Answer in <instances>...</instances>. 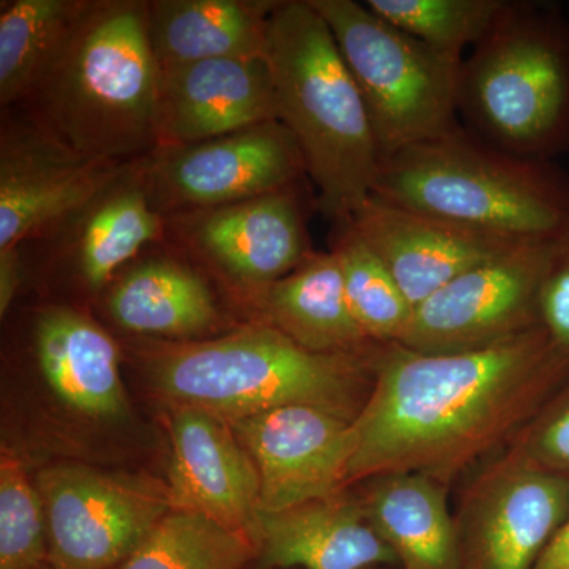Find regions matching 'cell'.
I'll return each instance as SVG.
<instances>
[{
	"instance_id": "f1b7e54d",
	"label": "cell",
	"mask_w": 569,
	"mask_h": 569,
	"mask_svg": "<svg viewBox=\"0 0 569 569\" xmlns=\"http://www.w3.org/2000/svg\"><path fill=\"white\" fill-rule=\"evenodd\" d=\"M50 561L43 500L20 459L0 460V569H31Z\"/></svg>"
},
{
	"instance_id": "e575fe53",
	"label": "cell",
	"mask_w": 569,
	"mask_h": 569,
	"mask_svg": "<svg viewBox=\"0 0 569 569\" xmlns=\"http://www.w3.org/2000/svg\"><path fill=\"white\" fill-rule=\"evenodd\" d=\"M373 569H391V568H373Z\"/></svg>"
},
{
	"instance_id": "d4e9b609",
	"label": "cell",
	"mask_w": 569,
	"mask_h": 569,
	"mask_svg": "<svg viewBox=\"0 0 569 569\" xmlns=\"http://www.w3.org/2000/svg\"><path fill=\"white\" fill-rule=\"evenodd\" d=\"M74 244L82 279L102 288L123 263L157 238L160 219L146 186L118 179L82 211Z\"/></svg>"
},
{
	"instance_id": "836d02e7",
	"label": "cell",
	"mask_w": 569,
	"mask_h": 569,
	"mask_svg": "<svg viewBox=\"0 0 569 569\" xmlns=\"http://www.w3.org/2000/svg\"><path fill=\"white\" fill-rule=\"evenodd\" d=\"M31 569H62L52 565L51 561H47V563L40 565V567L31 568Z\"/></svg>"
},
{
	"instance_id": "8992f818",
	"label": "cell",
	"mask_w": 569,
	"mask_h": 569,
	"mask_svg": "<svg viewBox=\"0 0 569 569\" xmlns=\"http://www.w3.org/2000/svg\"><path fill=\"white\" fill-rule=\"evenodd\" d=\"M459 114L500 151L550 160L569 148V24L556 7L507 0L460 67Z\"/></svg>"
},
{
	"instance_id": "9c48e42d",
	"label": "cell",
	"mask_w": 569,
	"mask_h": 569,
	"mask_svg": "<svg viewBox=\"0 0 569 569\" xmlns=\"http://www.w3.org/2000/svg\"><path fill=\"white\" fill-rule=\"evenodd\" d=\"M557 239L520 242L468 269L415 309L397 346L419 353H462L539 328V295Z\"/></svg>"
},
{
	"instance_id": "4316f807",
	"label": "cell",
	"mask_w": 569,
	"mask_h": 569,
	"mask_svg": "<svg viewBox=\"0 0 569 569\" xmlns=\"http://www.w3.org/2000/svg\"><path fill=\"white\" fill-rule=\"evenodd\" d=\"M331 252L339 261L348 305L356 321L377 342L385 346L399 343L415 307L387 266L350 223L337 227Z\"/></svg>"
},
{
	"instance_id": "3957f363",
	"label": "cell",
	"mask_w": 569,
	"mask_h": 569,
	"mask_svg": "<svg viewBox=\"0 0 569 569\" xmlns=\"http://www.w3.org/2000/svg\"><path fill=\"white\" fill-rule=\"evenodd\" d=\"M159 91L148 3L114 0L88 2L31 96L52 137L118 163L160 144Z\"/></svg>"
},
{
	"instance_id": "1f68e13d",
	"label": "cell",
	"mask_w": 569,
	"mask_h": 569,
	"mask_svg": "<svg viewBox=\"0 0 569 569\" xmlns=\"http://www.w3.org/2000/svg\"><path fill=\"white\" fill-rule=\"evenodd\" d=\"M21 283V261L17 247L0 250V313L6 316Z\"/></svg>"
},
{
	"instance_id": "4fadbf2b",
	"label": "cell",
	"mask_w": 569,
	"mask_h": 569,
	"mask_svg": "<svg viewBox=\"0 0 569 569\" xmlns=\"http://www.w3.org/2000/svg\"><path fill=\"white\" fill-rule=\"evenodd\" d=\"M114 162L81 156L43 127H9L0 142V250L81 213L121 178Z\"/></svg>"
},
{
	"instance_id": "5bb4252c",
	"label": "cell",
	"mask_w": 569,
	"mask_h": 569,
	"mask_svg": "<svg viewBox=\"0 0 569 569\" xmlns=\"http://www.w3.org/2000/svg\"><path fill=\"white\" fill-rule=\"evenodd\" d=\"M170 427L171 508L200 512L252 538L260 477L227 419L201 408L174 406Z\"/></svg>"
},
{
	"instance_id": "cb8c5ba5",
	"label": "cell",
	"mask_w": 569,
	"mask_h": 569,
	"mask_svg": "<svg viewBox=\"0 0 569 569\" xmlns=\"http://www.w3.org/2000/svg\"><path fill=\"white\" fill-rule=\"evenodd\" d=\"M88 7L78 0H14L0 9V102L31 96Z\"/></svg>"
},
{
	"instance_id": "ffe728a7",
	"label": "cell",
	"mask_w": 569,
	"mask_h": 569,
	"mask_svg": "<svg viewBox=\"0 0 569 569\" xmlns=\"http://www.w3.org/2000/svg\"><path fill=\"white\" fill-rule=\"evenodd\" d=\"M268 323L317 353L376 358L389 346L367 336L356 321L332 252H312L283 279L264 288Z\"/></svg>"
},
{
	"instance_id": "5b68a950",
	"label": "cell",
	"mask_w": 569,
	"mask_h": 569,
	"mask_svg": "<svg viewBox=\"0 0 569 569\" xmlns=\"http://www.w3.org/2000/svg\"><path fill=\"white\" fill-rule=\"evenodd\" d=\"M381 355L317 353L264 323L168 348L152 358L149 377L174 406L223 419L306 406L353 422L372 392Z\"/></svg>"
},
{
	"instance_id": "603a6c76",
	"label": "cell",
	"mask_w": 569,
	"mask_h": 569,
	"mask_svg": "<svg viewBox=\"0 0 569 569\" xmlns=\"http://www.w3.org/2000/svg\"><path fill=\"white\" fill-rule=\"evenodd\" d=\"M111 316L141 335L189 337L208 331L217 318L208 284L174 261H148L112 288Z\"/></svg>"
},
{
	"instance_id": "d6a6232c",
	"label": "cell",
	"mask_w": 569,
	"mask_h": 569,
	"mask_svg": "<svg viewBox=\"0 0 569 569\" xmlns=\"http://www.w3.org/2000/svg\"><path fill=\"white\" fill-rule=\"evenodd\" d=\"M533 569H569V518L549 542Z\"/></svg>"
},
{
	"instance_id": "44dd1931",
	"label": "cell",
	"mask_w": 569,
	"mask_h": 569,
	"mask_svg": "<svg viewBox=\"0 0 569 569\" xmlns=\"http://www.w3.org/2000/svg\"><path fill=\"white\" fill-rule=\"evenodd\" d=\"M41 373L66 406L92 418L119 417L126 396L118 348L81 313L47 310L36 329Z\"/></svg>"
},
{
	"instance_id": "484cf974",
	"label": "cell",
	"mask_w": 569,
	"mask_h": 569,
	"mask_svg": "<svg viewBox=\"0 0 569 569\" xmlns=\"http://www.w3.org/2000/svg\"><path fill=\"white\" fill-rule=\"evenodd\" d=\"M253 563L257 548L246 531L200 512L171 509L116 569H247Z\"/></svg>"
},
{
	"instance_id": "6da1fadb",
	"label": "cell",
	"mask_w": 569,
	"mask_h": 569,
	"mask_svg": "<svg viewBox=\"0 0 569 569\" xmlns=\"http://www.w3.org/2000/svg\"><path fill=\"white\" fill-rule=\"evenodd\" d=\"M568 377V356L541 326L462 353H419L392 343L353 421L348 489L395 471L451 485L507 448Z\"/></svg>"
},
{
	"instance_id": "ac0fdd59",
	"label": "cell",
	"mask_w": 569,
	"mask_h": 569,
	"mask_svg": "<svg viewBox=\"0 0 569 569\" xmlns=\"http://www.w3.org/2000/svg\"><path fill=\"white\" fill-rule=\"evenodd\" d=\"M197 246L236 279L268 288L309 257L305 213L295 186L194 219Z\"/></svg>"
},
{
	"instance_id": "e0dca14e",
	"label": "cell",
	"mask_w": 569,
	"mask_h": 569,
	"mask_svg": "<svg viewBox=\"0 0 569 569\" xmlns=\"http://www.w3.org/2000/svg\"><path fill=\"white\" fill-rule=\"evenodd\" d=\"M252 539L261 569H399L395 552L348 490L279 512H258Z\"/></svg>"
},
{
	"instance_id": "ba28073f",
	"label": "cell",
	"mask_w": 569,
	"mask_h": 569,
	"mask_svg": "<svg viewBox=\"0 0 569 569\" xmlns=\"http://www.w3.org/2000/svg\"><path fill=\"white\" fill-rule=\"evenodd\" d=\"M50 561L62 569H116L171 511L167 485L74 463L37 477Z\"/></svg>"
},
{
	"instance_id": "277c9868",
	"label": "cell",
	"mask_w": 569,
	"mask_h": 569,
	"mask_svg": "<svg viewBox=\"0 0 569 569\" xmlns=\"http://www.w3.org/2000/svg\"><path fill=\"white\" fill-rule=\"evenodd\" d=\"M509 242L569 230V176L552 160L500 151L456 126L381 160L373 193Z\"/></svg>"
},
{
	"instance_id": "f546056e",
	"label": "cell",
	"mask_w": 569,
	"mask_h": 569,
	"mask_svg": "<svg viewBox=\"0 0 569 569\" xmlns=\"http://www.w3.org/2000/svg\"><path fill=\"white\" fill-rule=\"evenodd\" d=\"M507 448L539 470L569 482V377Z\"/></svg>"
},
{
	"instance_id": "83f0119b",
	"label": "cell",
	"mask_w": 569,
	"mask_h": 569,
	"mask_svg": "<svg viewBox=\"0 0 569 569\" xmlns=\"http://www.w3.org/2000/svg\"><path fill=\"white\" fill-rule=\"evenodd\" d=\"M373 13L429 47L460 56L485 39L507 0H367Z\"/></svg>"
},
{
	"instance_id": "7c38bea8",
	"label": "cell",
	"mask_w": 569,
	"mask_h": 569,
	"mask_svg": "<svg viewBox=\"0 0 569 569\" xmlns=\"http://www.w3.org/2000/svg\"><path fill=\"white\" fill-rule=\"evenodd\" d=\"M260 477L258 512H279L348 490L353 422L321 408H272L227 419Z\"/></svg>"
},
{
	"instance_id": "8fae6325",
	"label": "cell",
	"mask_w": 569,
	"mask_h": 569,
	"mask_svg": "<svg viewBox=\"0 0 569 569\" xmlns=\"http://www.w3.org/2000/svg\"><path fill=\"white\" fill-rule=\"evenodd\" d=\"M305 171L293 133L271 121L174 148L153 164L148 193L152 204L208 211L279 192Z\"/></svg>"
},
{
	"instance_id": "7a4b0ae2",
	"label": "cell",
	"mask_w": 569,
	"mask_h": 569,
	"mask_svg": "<svg viewBox=\"0 0 569 569\" xmlns=\"http://www.w3.org/2000/svg\"><path fill=\"white\" fill-rule=\"evenodd\" d=\"M263 58L279 121L301 148L318 208L337 227L350 223L372 197L380 153L353 74L310 0L276 3Z\"/></svg>"
},
{
	"instance_id": "7402d4cb",
	"label": "cell",
	"mask_w": 569,
	"mask_h": 569,
	"mask_svg": "<svg viewBox=\"0 0 569 569\" xmlns=\"http://www.w3.org/2000/svg\"><path fill=\"white\" fill-rule=\"evenodd\" d=\"M277 2L160 0L148 3V31L160 69L224 58H260Z\"/></svg>"
},
{
	"instance_id": "52a82bcc",
	"label": "cell",
	"mask_w": 569,
	"mask_h": 569,
	"mask_svg": "<svg viewBox=\"0 0 569 569\" xmlns=\"http://www.w3.org/2000/svg\"><path fill=\"white\" fill-rule=\"evenodd\" d=\"M310 2L328 22L358 84L380 160L459 126L460 56L408 36L366 3Z\"/></svg>"
},
{
	"instance_id": "d6986e66",
	"label": "cell",
	"mask_w": 569,
	"mask_h": 569,
	"mask_svg": "<svg viewBox=\"0 0 569 569\" xmlns=\"http://www.w3.org/2000/svg\"><path fill=\"white\" fill-rule=\"evenodd\" d=\"M356 486L367 519L395 552L399 569H460L448 485L417 471H395Z\"/></svg>"
},
{
	"instance_id": "2e32d148",
	"label": "cell",
	"mask_w": 569,
	"mask_h": 569,
	"mask_svg": "<svg viewBox=\"0 0 569 569\" xmlns=\"http://www.w3.org/2000/svg\"><path fill=\"white\" fill-rule=\"evenodd\" d=\"M350 224L380 257L415 309L468 269L520 244L411 211L376 194Z\"/></svg>"
},
{
	"instance_id": "9a60e30c",
	"label": "cell",
	"mask_w": 569,
	"mask_h": 569,
	"mask_svg": "<svg viewBox=\"0 0 569 569\" xmlns=\"http://www.w3.org/2000/svg\"><path fill=\"white\" fill-rule=\"evenodd\" d=\"M271 121L279 111L263 56L160 69V144H197Z\"/></svg>"
},
{
	"instance_id": "4dcf8cb0",
	"label": "cell",
	"mask_w": 569,
	"mask_h": 569,
	"mask_svg": "<svg viewBox=\"0 0 569 569\" xmlns=\"http://www.w3.org/2000/svg\"><path fill=\"white\" fill-rule=\"evenodd\" d=\"M539 325L557 350L569 358V230L557 239L556 252L542 282Z\"/></svg>"
},
{
	"instance_id": "30bf717a",
	"label": "cell",
	"mask_w": 569,
	"mask_h": 569,
	"mask_svg": "<svg viewBox=\"0 0 569 569\" xmlns=\"http://www.w3.org/2000/svg\"><path fill=\"white\" fill-rule=\"evenodd\" d=\"M455 518L460 569H533L569 518V482L505 448L468 481Z\"/></svg>"
}]
</instances>
